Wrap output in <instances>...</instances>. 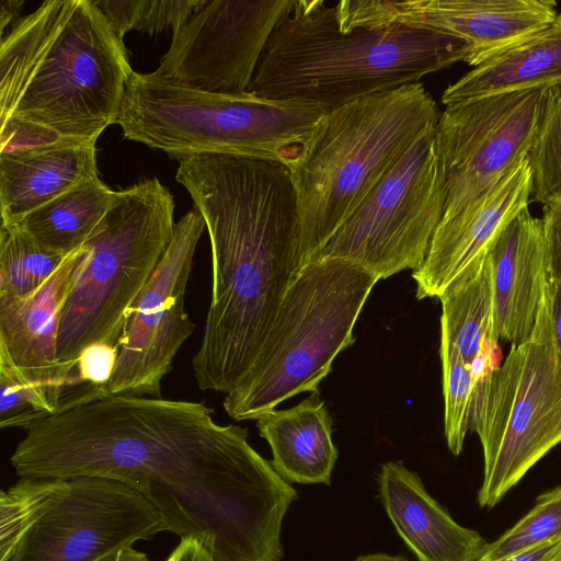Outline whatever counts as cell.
<instances>
[{"instance_id": "74e56055", "label": "cell", "mask_w": 561, "mask_h": 561, "mask_svg": "<svg viewBox=\"0 0 561 561\" xmlns=\"http://www.w3.org/2000/svg\"><path fill=\"white\" fill-rule=\"evenodd\" d=\"M173 561H216L207 548L195 538H183L170 554Z\"/></svg>"}, {"instance_id": "4316f807", "label": "cell", "mask_w": 561, "mask_h": 561, "mask_svg": "<svg viewBox=\"0 0 561 561\" xmlns=\"http://www.w3.org/2000/svg\"><path fill=\"white\" fill-rule=\"evenodd\" d=\"M531 172V202L561 198V85L548 91L542 116L526 157Z\"/></svg>"}, {"instance_id": "6da1fadb", "label": "cell", "mask_w": 561, "mask_h": 561, "mask_svg": "<svg viewBox=\"0 0 561 561\" xmlns=\"http://www.w3.org/2000/svg\"><path fill=\"white\" fill-rule=\"evenodd\" d=\"M202 402L105 396L24 430L20 478L119 481L160 513L167 531L202 542L216 561H280L283 519L296 490Z\"/></svg>"}, {"instance_id": "e0dca14e", "label": "cell", "mask_w": 561, "mask_h": 561, "mask_svg": "<svg viewBox=\"0 0 561 561\" xmlns=\"http://www.w3.org/2000/svg\"><path fill=\"white\" fill-rule=\"evenodd\" d=\"M531 198V172L525 159L469 207L440 221L422 266L412 272L416 298L439 297L472 263L482 257L502 228Z\"/></svg>"}, {"instance_id": "8fae6325", "label": "cell", "mask_w": 561, "mask_h": 561, "mask_svg": "<svg viewBox=\"0 0 561 561\" xmlns=\"http://www.w3.org/2000/svg\"><path fill=\"white\" fill-rule=\"evenodd\" d=\"M550 88L465 101L440 113L436 142L446 194L440 221L469 207L526 159Z\"/></svg>"}, {"instance_id": "836d02e7", "label": "cell", "mask_w": 561, "mask_h": 561, "mask_svg": "<svg viewBox=\"0 0 561 561\" xmlns=\"http://www.w3.org/2000/svg\"><path fill=\"white\" fill-rule=\"evenodd\" d=\"M540 222L548 279L561 282V198L542 205Z\"/></svg>"}, {"instance_id": "ba28073f", "label": "cell", "mask_w": 561, "mask_h": 561, "mask_svg": "<svg viewBox=\"0 0 561 561\" xmlns=\"http://www.w3.org/2000/svg\"><path fill=\"white\" fill-rule=\"evenodd\" d=\"M173 213V196L157 178L115 191L105 216L83 243L60 316L57 358L72 376L87 346H117L131 306L172 239Z\"/></svg>"}, {"instance_id": "5bb4252c", "label": "cell", "mask_w": 561, "mask_h": 561, "mask_svg": "<svg viewBox=\"0 0 561 561\" xmlns=\"http://www.w3.org/2000/svg\"><path fill=\"white\" fill-rule=\"evenodd\" d=\"M296 0H202L178 27L156 70L214 93L249 91L260 57Z\"/></svg>"}, {"instance_id": "7c38bea8", "label": "cell", "mask_w": 561, "mask_h": 561, "mask_svg": "<svg viewBox=\"0 0 561 561\" xmlns=\"http://www.w3.org/2000/svg\"><path fill=\"white\" fill-rule=\"evenodd\" d=\"M205 228L196 209L175 224L164 254L129 310L107 396L161 398L162 379L195 329L185 311V293Z\"/></svg>"}, {"instance_id": "4fadbf2b", "label": "cell", "mask_w": 561, "mask_h": 561, "mask_svg": "<svg viewBox=\"0 0 561 561\" xmlns=\"http://www.w3.org/2000/svg\"><path fill=\"white\" fill-rule=\"evenodd\" d=\"M167 531L156 507L116 480L68 479L64 495L25 534L5 561H99Z\"/></svg>"}, {"instance_id": "1f68e13d", "label": "cell", "mask_w": 561, "mask_h": 561, "mask_svg": "<svg viewBox=\"0 0 561 561\" xmlns=\"http://www.w3.org/2000/svg\"><path fill=\"white\" fill-rule=\"evenodd\" d=\"M0 131V153H12L70 142L47 128L15 117L2 122Z\"/></svg>"}, {"instance_id": "2e32d148", "label": "cell", "mask_w": 561, "mask_h": 561, "mask_svg": "<svg viewBox=\"0 0 561 561\" xmlns=\"http://www.w3.org/2000/svg\"><path fill=\"white\" fill-rule=\"evenodd\" d=\"M83 254L82 244L34 293L0 299V359L38 389L55 414L66 410L75 392L84 387L57 358L61 311Z\"/></svg>"}, {"instance_id": "60d3db41", "label": "cell", "mask_w": 561, "mask_h": 561, "mask_svg": "<svg viewBox=\"0 0 561 561\" xmlns=\"http://www.w3.org/2000/svg\"><path fill=\"white\" fill-rule=\"evenodd\" d=\"M353 561H408V560L402 556H392V554H388V553L378 552V553H369V554L359 556Z\"/></svg>"}, {"instance_id": "f546056e", "label": "cell", "mask_w": 561, "mask_h": 561, "mask_svg": "<svg viewBox=\"0 0 561 561\" xmlns=\"http://www.w3.org/2000/svg\"><path fill=\"white\" fill-rule=\"evenodd\" d=\"M53 415L46 397L0 359V427L25 430Z\"/></svg>"}, {"instance_id": "d6a6232c", "label": "cell", "mask_w": 561, "mask_h": 561, "mask_svg": "<svg viewBox=\"0 0 561 561\" xmlns=\"http://www.w3.org/2000/svg\"><path fill=\"white\" fill-rule=\"evenodd\" d=\"M117 355V346L106 343H94L87 346L80 353L76 366L79 381L84 386L105 390L113 377Z\"/></svg>"}, {"instance_id": "83f0119b", "label": "cell", "mask_w": 561, "mask_h": 561, "mask_svg": "<svg viewBox=\"0 0 561 561\" xmlns=\"http://www.w3.org/2000/svg\"><path fill=\"white\" fill-rule=\"evenodd\" d=\"M561 537V485L541 493L535 506L483 549L478 559L496 561Z\"/></svg>"}, {"instance_id": "cb8c5ba5", "label": "cell", "mask_w": 561, "mask_h": 561, "mask_svg": "<svg viewBox=\"0 0 561 561\" xmlns=\"http://www.w3.org/2000/svg\"><path fill=\"white\" fill-rule=\"evenodd\" d=\"M438 298L442 302L440 340L446 341L469 363L484 340L493 337V297L488 251L468 266Z\"/></svg>"}, {"instance_id": "3957f363", "label": "cell", "mask_w": 561, "mask_h": 561, "mask_svg": "<svg viewBox=\"0 0 561 561\" xmlns=\"http://www.w3.org/2000/svg\"><path fill=\"white\" fill-rule=\"evenodd\" d=\"M0 123L20 118L76 144L116 124L134 72L92 0H47L0 48Z\"/></svg>"}, {"instance_id": "f1b7e54d", "label": "cell", "mask_w": 561, "mask_h": 561, "mask_svg": "<svg viewBox=\"0 0 561 561\" xmlns=\"http://www.w3.org/2000/svg\"><path fill=\"white\" fill-rule=\"evenodd\" d=\"M439 355L443 373L444 431L449 450L458 456L462 451L470 430L473 381L469 364L444 340Z\"/></svg>"}, {"instance_id": "d4e9b609", "label": "cell", "mask_w": 561, "mask_h": 561, "mask_svg": "<svg viewBox=\"0 0 561 561\" xmlns=\"http://www.w3.org/2000/svg\"><path fill=\"white\" fill-rule=\"evenodd\" d=\"M67 255L50 252L16 225L0 229V299L25 297L37 290Z\"/></svg>"}, {"instance_id": "8992f818", "label": "cell", "mask_w": 561, "mask_h": 561, "mask_svg": "<svg viewBox=\"0 0 561 561\" xmlns=\"http://www.w3.org/2000/svg\"><path fill=\"white\" fill-rule=\"evenodd\" d=\"M329 111L316 104L243 93H214L157 71L133 72L117 117L126 139L170 158L210 152L293 165Z\"/></svg>"}, {"instance_id": "9a60e30c", "label": "cell", "mask_w": 561, "mask_h": 561, "mask_svg": "<svg viewBox=\"0 0 561 561\" xmlns=\"http://www.w3.org/2000/svg\"><path fill=\"white\" fill-rule=\"evenodd\" d=\"M335 10L342 31L401 24L459 38L470 48L472 67L546 28L559 14L551 0H344Z\"/></svg>"}, {"instance_id": "ac0fdd59", "label": "cell", "mask_w": 561, "mask_h": 561, "mask_svg": "<svg viewBox=\"0 0 561 561\" xmlns=\"http://www.w3.org/2000/svg\"><path fill=\"white\" fill-rule=\"evenodd\" d=\"M493 297L492 335L512 345L533 333L548 284L541 222L528 208L488 249Z\"/></svg>"}, {"instance_id": "603a6c76", "label": "cell", "mask_w": 561, "mask_h": 561, "mask_svg": "<svg viewBox=\"0 0 561 561\" xmlns=\"http://www.w3.org/2000/svg\"><path fill=\"white\" fill-rule=\"evenodd\" d=\"M114 194L95 176L33 210L16 226L42 248L68 255L92 234Z\"/></svg>"}, {"instance_id": "e575fe53", "label": "cell", "mask_w": 561, "mask_h": 561, "mask_svg": "<svg viewBox=\"0 0 561 561\" xmlns=\"http://www.w3.org/2000/svg\"><path fill=\"white\" fill-rule=\"evenodd\" d=\"M92 2L121 41H124L127 32L136 31L142 0H92Z\"/></svg>"}, {"instance_id": "8d00e7d4", "label": "cell", "mask_w": 561, "mask_h": 561, "mask_svg": "<svg viewBox=\"0 0 561 561\" xmlns=\"http://www.w3.org/2000/svg\"><path fill=\"white\" fill-rule=\"evenodd\" d=\"M551 332L557 357L561 363V282L548 279Z\"/></svg>"}, {"instance_id": "30bf717a", "label": "cell", "mask_w": 561, "mask_h": 561, "mask_svg": "<svg viewBox=\"0 0 561 561\" xmlns=\"http://www.w3.org/2000/svg\"><path fill=\"white\" fill-rule=\"evenodd\" d=\"M445 198L435 128L399 158L310 262L350 260L379 279L414 272L426 259Z\"/></svg>"}, {"instance_id": "7a4b0ae2", "label": "cell", "mask_w": 561, "mask_h": 561, "mask_svg": "<svg viewBox=\"0 0 561 561\" xmlns=\"http://www.w3.org/2000/svg\"><path fill=\"white\" fill-rule=\"evenodd\" d=\"M172 159L211 247V298L192 368L202 390L229 394L302 267L297 192L288 167L276 161L210 152Z\"/></svg>"}, {"instance_id": "d590c367", "label": "cell", "mask_w": 561, "mask_h": 561, "mask_svg": "<svg viewBox=\"0 0 561 561\" xmlns=\"http://www.w3.org/2000/svg\"><path fill=\"white\" fill-rule=\"evenodd\" d=\"M476 561H484L477 559ZM496 561H561V537Z\"/></svg>"}, {"instance_id": "f35d334b", "label": "cell", "mask_w": 561, "mask_h": 561, "mask_svg": "<svg viewBox=\"0 0 561 561\" xmlns=\"http://www.w3.org/2000/svg\"><path fill=\"white\" fill-rule=\"evenodd\" d=\"M0 28L3 34L4 27L8 23L21 11L24 4L23 0H1L0 1Z\"/></svg>"}, {"instance_id": "b9f144b4", "label": "cell", "mask_w": 561, "mask_h": 561, "mask_svg": "<svg viewBox=\"0 0 561 561\" xmlns=\"http://www.w3.org/2000/svg\"><path fill=\"white\" fill-rule=\"evenodd\" d=\"M165 561H173L172 557L169 556L168 559Z\"/></svg>"}, {"instance_id": "277c9868", "label": "cell", "mask_w": 561, "mask_h": 561, "mask_svg": "<svg viewBox=\"0 0 561 561\" xmlns=\"http://www.w3.org/2000/svg\"><path fill=\"white\" fill-rule=\"evenodd\" d=\"M469 56L459 38L401 24L341 31L335 4L296 0L268 38L249 91L332 111L420 82Z\"/></svg>"}, {"instance_id": "5b68a950", "label": "cell", "mask_w": 561, "mask_h": 561, "mask_svg": "<svg viewBox=\"0 0 561 561\" xmlns=\"http://www.w3.org/2000/svg\"><path fill=\"white\" fill-rule=\"evenodd\" d=\"M440 112L422 82L329 111L288 169L297 192L302 266L324 247L399 158L436 128Z\"/></svg>"}, {"instance_id": "7402d4cb", "label": "cell", "mask_w": 561, "mask_h": 561, "mask_svg": "<svg viewBox=\"0 0 561 561\" xmlns=\"http://www.w3.org/2000/svg\"><path fill=\"white\" fill-rule=\"evenodd\" d=\"M561 85V14L546 28L482 61L450 83L446 106L490 95Z\"/></svg>"}, {"instance_id": "484cf974", "label": "cell", "mask_w": 561, "mask_h": 561, "mask_svg": "<svg viewBox=\"0 0 561 561\" xmlns=\"http://www.w3.org/2000/svg\"><path fill=\"white\" fill-rule=\"evenodd\" d=\"M68 479L20 478L0 492V561L64 495Z\"/></svg>"}, {"instance_id": "ab89813d", "label": "cell", "mask_w": 561, "mask_h": 561, "mask_svg": "<svg viewBox=\"0 0 561 561\" xmlns=\"http://www.w3.org/2000/svg\"><path fill=\"white\" fill-rule=\"evenodd\" d=\"M99 561H150L148 557L134 549L133 547H127L124 549H121L114 553H111Z\"/></svg>"}, {"instance_id": "44dd1931", "label": "cell", "mask_w": 561, "mask_h": 561, "mask_svg": "<svg viewBox=\"0 0 561 561\" xmlns=\"http://www.w3.org/2000/svg\"><path fill=\"white\" fill-rule=\"evenodd\" d=\"M256 426L271 446L273 467L286 481L330 484L337 449L332 419L319 391L290 409L262 414Z\"/></svg>"}, {"instance_id": "ffe728a7", "label": "cell", "mask_w": 561, "mask_h": 561, "mask_svg": "<svg viewBox=\"0 0 561 561\" xmlns=\"http://www.w3.org/2000/svg\"><path fill=\"white\" fill-rule=\"evenodd\" d=\"M95 176V144L64 142L0 153L1 224L16 225L33 210Z\"/></svg>"}, {"instance_id": "9c48e42d", "label": "cell", "mask_w": 561, "mask_h": 561, "mask_svg": "<svg viewBox=\"0 0 561 561\" xmlns=\"http://www.w3.org/2000/svg\"><path fill=\"white\" fill-rule=\"evenodd\" d=\"M470 431L479 436L484 457L478 502L489 508L561 443V363L552 339L548 284L531 335L512 345L473 401Z\"/></svg>"}, {"instance_id": "4dcf8cb0", "label": "cell", "mask_w": 561, "mask_h": 561, "mask_svg": "<svg viewBox=\"0 0 561 561\" xmlns=\"http://www.w3.org/2000/svg\"><path fill=\"white\" fill-rule=\"evenodd\" d=\"M202 0H142L136 31L150 35L180 27Z\"/></svg>"}, {"instance_id": "52a82bcc", "label": "cell", "mask_w": 561, "mask_h": 561, "mask_svg": "<svg viewBox=\"0 0 561 561\" xmlns=\"http://www.w3.org/2000/svg\"><path fill=\"white\" fill-rule=\"evenodd\" d=\"M378 280L350 260L330 257L304 265L249 374L226 394L228 415L257 420L298 393L319 391L334 358L354 344L355 323Z\"/></svg>"}, {"instance_id": "d6986e66", "label": "cell", "mask_w": 561, "mask_h": 561, "mask_svg": "<svg viewBox=\"0 0 561 561\" xmlns=\"http://www.w3.org/2000/svg\"><path fill=\"white\" fill-rule=\"evenodd\" d=\"M378 485L385 511L417 561H476L481 556L486 540L456 523L402 461L385 462Z\"/></svg>"}]
</instances>
